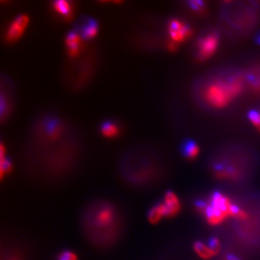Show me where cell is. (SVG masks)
<instances>
[{
    "label": "cell",
    "mask_w": 260,
    "mask_h": 260,
    "mask_svg": "<svg viewBox=\"0 0 260 260\" xmlns=\"http://www.w3.org/2000/svg\"><path fill=\"white\" fill-rule=\"evenodd\" d=\"M248 118L253 126L260 131V113L256 111H251L248 114Z\"/></svg>",
    "instance_id": "obj_17"
},
{
    "label": "cell",
    "mask_w": 260,
    "mask_h": 260,
    "mask_svg": "<svg viewBox=\"0 0 260 260\" xmlns=\"http://www.w3.org/2000/svg\"><path fill=\"white\" fill-rule=\"evenodd\" d=\"M83 227L87 237L93 243L109 246L116 241L121 232V217L111 204L96 203L84 212Z\"/></svg>",
    "instance_id": "obj_1"
},
{
    "label": "cell",
    "mask_w": 260,
    "mask_h": 260,
    "mask_svg": "<svg viewBox=\"0 0 260 260\" xmlns=\"http://www.w3.org/2000/svg\"><path fill=\"white\" fill-rule=\"evenodd\" d=\"M58 260H78V257L75 252L69 251V250H65L61 252L58 256Z\"/></svg>",
    "instance_id": "obj_18"
},
{
    "label": "cell",
    "mask_w": 260,
    "mask_h": 260,
    "mask_svg": "<svg viewBox=\"0 0 260 260\" xmlns=\"http://www.w3.org/2000/svg\"><path fill=\"white\" fill-rule=\"evenodd\" d=\"M168 47H169V50H175L177 48V43L174 42V41H170L169 42V45H168Z\"/></svg>",
    "instance_id": "obj_21"
},
{
    "label": "cell",
    "mask_w": 260,
    "mask_h": 260,
    "mask_svg": "<svg viewBox=\"0 0 260 260\" xmlns=\"http://www.w3.org/2000/svg\"><path fill=\"white\" fill-rule=\"evenodd\" d=\"M101 132L106 137L111 138V137H114V136H116L118 134L119 129L117 126L112 123V122H106L102 126Z\"/></svg>",
    "instance_id": "obj_16"
},
{
    "label": "cell",
    "mask_w": 260,
    "mask_h": 260,
    "mask_svg": "<svg viewBox=\"0 0 260 260\" xmlns=\"http://www.w3.org/2000/svg\"><path fill=\"white\" fill-rule=\"evenodd\" d=\"M241 90L242 84L238 81H232L228 83H215L208 87L204 97L212 106L220 108L227 105Z\"/></svg>",
    "instance_id": "obj_2"
},
{
    "label": "cell",
    "mask_w": 260,
    "mask_h": 260,
    "mask_svg": "<svg viewBox=\"0 0 260 260\" xmlns=\"http://www.w3.org/2000/svg\"><path fill=\"white\" fill-rule=\"evenodd\" d=\"M218 36L217 34H209L206 36L202 38L198 42V49H199V58L201 60L209 58L211 56L214 54L218 45Z\"/></svg>",
    "instance_id": "obj_4"
},
{
    "label": "cell",
    "mask_w": 260,
    "mask_h": 260,
    "mask_svg": "<svg viewBox=\"0 0 260 260\" xmlns=\"http://www.w3.org/2000/svg\"><path fill=\"white\" fill-rule=\"evenodd\" d=\"M53 9L56 12L63 15L67 20H69L72 16V6L70 3L65 0H58L53 2Z\"/></svg>",
    "instance_id": "obj_11"
},
{
    "label": "cell",
    "mask_w": 260,
    "mask_h": 260,
    "mask_svg": "<svg viewBox=\"0 0 260 260\" xmlns=\"http://www.w3.org/2000/svg\"><path fill=\"white\" fill-rule=\"evenodd\" d=\"M210 204L216 209L219 210L220 212L224 213L227 217H231V210L233 204H232V202L230 201L227 196L216 192L212 195Z\"/></svg>",
    "instance_id": "obj_6"
},
{
    "label": "cell",
    "mask_w": 260,
    "mask_h": 260,
    "mask_svg": "<svg viewBox=\"0 0 260 260\" xmlns=\"http://www.w3.org/2000/svg\"><path fill=\"white\" fill-rule=\"evenodd\" d=\"M169 35L174 42H180L191 35L190 28L178 20H172L169 22Z\"/></svg>",
    "instance_id": "obj_5"
},
{
    "label": "cell",
    "mask_w": 260,
    "mask_h": 260,
    "mask_svg": "<svg viewBox=\"0 0 260 260\" xmlns=\"http://www.w3.org/2000/svg\"><path fill=\"white\" fill-rule=\"evenodd\" d=\"M257 42L259 43L260 44V35L258 36V38H257Z\"/></svg>",
    "instance_id": "obj_23"
},
{
    "label": "cell",
    "mask_w": 260,
    "mask_h": 260,
    "mask_svg": "<svg viewBox=\"0 0 260 260\" xmlns=\"http://www.w3.org/2000/svg\"><path fill=\"white\" fill-rule=\"evenodd\" d=\"M194 249L197 254L203 259H209L215 256L214 252L210 248L209 245H205L203 242H195L194 244Z\"/></svg>",
    "instance_id": "obj_12"
},
{
    "label": "cell",
    "mask_w": 260,
    "mask_h": 260,
    "mask_svg": "<svg viewBox=\"0 0 260 260\" xmlns=\"http://www.w3.org/2000/svg\"><path fill=\"white\" fill-rule=\"evenodd\" d=\"M202 212L204 213L210 224L213 226L221 224L227 217L224 213L220 212L219 210L216 209L211 204H206V206Z\"/></svg>",
    "instance_id": "obj_9"
},
{
    "label": "cell",
    "mask_w": 260,
    "mask_h": 260,
    "mask_svg": "<svg viewBox=\"0 0 260 260\" xmlns=\"http://www.w3.org/2000/svg\"><path fill=\"white\" fill-rule=\"evenodd\" d=\"M184 154L187 159H194L198 156L199 154V146L194 141H187L184 145Z\"/></svg>",
    "instance_id": "obj_14"
},
{
    "label": "cell",
    "mask_w": 260,
    "mask_h": 260,
    "mask_svg": "<svg viewBox=\"0 0 260 260\" xmlns=\"http://www.w3.org/2000/svg\"><path fill=\"white\" fill-rule=\"evenodd\" d=\"M208 245H209L210 248L212 250V252H214L215 255H217L219 252L220 249H221V243L217 238L216 237L212 238L210 240Z\"/></svg>",
    "instance_id": "obj_19"
},
{
    "label": "cell",
    "mask_w": 260,
    "mask_h": 260,
    "mask_svg": "<svg viewBox=\"0 0 260 260\" xmlns=\"http://www.w3.org/2000/svg\"><path fill=\"white\" fill-rule=\"evenodd\" d=\"M164 217H167V208L164 202H161L151 207L149 211L147 219L151 224L155 225L158 224Z\"/></svg>",
    "instance_id": "obj_10"
},
{
    "label": "cell",
    "mask_w": 260,
    "mask_h": 260,
    "mask_svg": "<svg viewBox=\"0 0 260 260\" xmlns=\"http://www.w3.org/2000/svg\"><path fill=\"white\" fill-rule=\"evenodd\" d=\"M66 45L68 46V54L72 58H76L80 53L81 36L75 31L69 32L66 37Z\"/></svg>",
    "instance_id": "obj_8"
},
{
    "label": "cell",
    "mask_w": 260,
    "mask_h": 260,
    "mask_svg": "<svg viewBox=\"0 0 260 260\" xmlns=\"http://www.w3.org/2000/svg\"><path fill=\"white\" fill-rule=\"evenodd\" d=\"M228 260H237L236 257H232V256H230V257H228Z\"/></svg>",
    "instance_id": "obj_22"
},
{
    "label": "cell",
    "mask_w": 260,
    "mask_h": 260,
    "mask_svg": "<svg viewBox=\"0 0 260 260\" xmlns=\"http://www.w3.org/2000/svg\"><path fill=\"white\" fill-rule=\"evenodd\" d=\"M98 30V25H97L96 21L93 20H89L85 27L83 28L82 36L86 40L93 39L97 35Z\"/></svg>",
    "instance_id": "obj_13"
},
{
    "label": "cell",
    "mask_w": 260,
    "mask_h": 260,
    "mask_svg": "<svg viewBox=\"0 0 260 260\" xmlns=\"http://www.w3.org/2000/svg\"><path fill=\"white\" fill-rule=\"evenodd\" d=\"M164 204L167 208V217L176 216L181 209V204L179 198L174 192L168 191L164 195Z\"/></svg>",
    "instance_id": "obj_7"
},
{
    "label": "cell",
    "mask_w": 260,
    "mask_h": 260,
    "mask_svg": "<svg viewBox=\"0 0 260 260\" xmlns=\"http://www.w3.org/2000/svg\"><path fill=\"white\" fill-rule=\"evenodd\" d=\"M0 155H1V178L5 176V174H9L11 170H12V164L10 163V160L5 159V146L4 145H1V148H0Z\"/></svg>",
    "instance_id": "obj_15"
},
{
    "label": "cell",
    "mask_w": 260,
    "mask_h": 260,
    "mask_svg": "<svg viewBox=\"0 0 260 260\" xmlns=\"http://www.w3.org/2000/svg\"><path fill=\"white\" fill-rule=\"evenodd\" d=\"M189 4L192 10L196 11V12H201L203 9H204V3L202 2V1L194 0V1H190Z\"/></svg>",
    "instance_id": "obj_20"
},
{
    "label": "cell",
    "mask_w": 260,
    "mask_h": 260,
    "mask_svg": "<svg viewBox=\"0 0 260 260\" xmlns=\"http://www.w3.org/2000/svg\"><path fill=\"white\" fill-rule=\"evenodd\" d=\"M29 23V17L26 15H20L13 20L8 28L6 40L9 42H15L20 39Z\"/></svg>",
    "instance_id": "obj_3"
}]
</instances>
